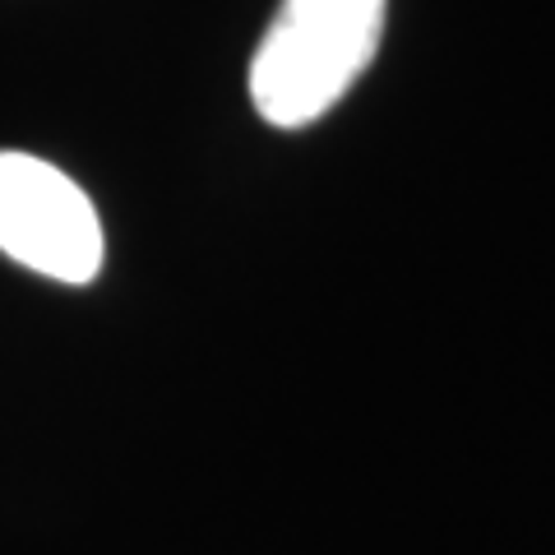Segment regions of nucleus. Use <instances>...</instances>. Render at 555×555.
Instances as JSON below:
<instances>
[{"instance_id":"1","label":"nucleus","mask_w":555,"mask_h":555,"mask_svg":"<svg viewBox=\"0 0 555 555\" xmlns=\"http://www.w3.org/2000/svg\"><path fill=\"white\" fill-rule=\"evenodd\" d=\"M389 0H283L250 61V102L278 130H301L366 75Z\"/></svg>"},{"instance_id":"2","label":"nucleus","mask_w":555,"mask_h":555,"mask_svg":"<svg viewBox=\"0 0 555 555\" xmlns=\"http://www.w3.org/2000/svg\"><path fill=\"white\" fill-rule=\"evenodd\" d=\"M0 250L24 269L83 287L102 269V222L83 190L33 153H0Z\"/></svg>"}]
</instances>
